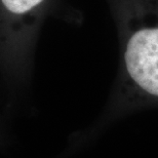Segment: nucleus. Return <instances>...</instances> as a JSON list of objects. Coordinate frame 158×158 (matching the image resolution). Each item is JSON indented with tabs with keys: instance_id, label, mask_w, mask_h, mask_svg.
<instances>
[{
	"instance_id": "nucleus-1",
	"label": "nucleus",
	"mask_w": 158,
	"mask_h": 158,
	"mask_svg": "<svg viewBox=\"0 0 158 158\" xmlns=\"http://www.w3.org/2000/svg\"><path fill=\"white\" fill-rule=\"evenodd\" d=\"M120 44L112 116L158 106V0H111Z\"/></svg>"
},
{
	"instance_id": "nucleus-2",
	"label": "nucleus",
	"mask_w": 158,
	"mask_h": 158,
	"mask_svg": "<svg viewBox=\"0 0 158 158\" xmlns=\"http://www.w3.org/2000/svg\"><path fill=\"white\" fill-rule=\"evenodd\" d=\"M50 0H0L2 65L11 76L27 74Z\"/></svg>"
}]
</instances>
